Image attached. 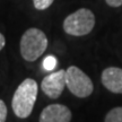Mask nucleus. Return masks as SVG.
<instances>
[{
  "mask_svg": "<svg viewBox=\"0 0 122 122\" xmlns=\"http://www.w3.org/2000/svg\"><path fill=\"white\" fill-rule=\"evenodd\" d=\"M39 86L34 79L27 78L17 87L11 101L14 113L18 118L25 119L30 117L33 111L37 97Z\"/></svg>",
  "mask_w": 122,
  "mask_h": 122,
  "instance_id": "nucleus-1",
  "label": "nucleus"
},
{
  "mask_svg": "<svg viewBox=\"0 0 122 122\" xmlns=\"http://www.w3.org/2000/svg\"><path fill=\"white\" fill-rule=\"evenodd\" d=\"M48 48V37L39 28H28L20 39V54L26 61L39 59Z\"/></svg>",
  "mask_w": 122,
  "mask_h": 122,
  "instance_id": "nucleus-2",
  "label": "nucleus"
},
{
  "mask_svg": "<svg viewBox=\"0 0 122 122\" xmlns=\"http://www.w3.org/2000/svg\"><path fill=\"white\" fill-rule=\"evenodd\" d=\"M95 26V16L92 10L80 8L70 14L63 20V30L72 36H84L89 34Z\"/></svg>",
  "mask_w": 122,
  "mask_h": 122,
  "instance_id": "nucleus-3",
  "label": "nucleus"
},
{
  "mask_svg": "<svg viewBox=\"0 0 122 122\" xmlns=\"http://www.w3.org/2000/svg\"><path fill=\"white\" fill-rule=\"evenodd\" d=\"M66 86L77 97H87L93 93V81L81 69L71 66L66 70Z\"/></svg>",
  "mask_w": 122,
  "mask_h": 122,
  "instance_id": "nucleus-4",
  "label": "nucleus"
},
{
  "mask_svg": "<svg viewBox=\"0 0 122 122\" xmlns=\"http://www.w3.org/2000/svg\"><path fill=\"white\" fill-rule=\"evenodd\" d=\"M66 87V70H59L44 77L41 84L43 93L50 98H58Z\"/></svg>",
  "mask_w": 122,
  "mask_h": 122,
  "instance_id": "nucleus-5",
  "label": "nucleus"
},
{
  "mask_svg": "<svg viewBox=\"0 0 122 122\" xmlns=\"http://www.w3.org/2000/svg\"><path fill=\"white\" fill-rule=\"evenodd\" d=\"M71 112L62 104H51L46 106L40 115V122H70Z\"/></svg>",
  "mask_w": 122,
  "mask_h": 122,
  "instance_id": "nucleus-6",
  "label": "nucleus"
},
{
  "mask_svg": "<svg viewBox=\"0 0 122 122\" xmlns=\"http://www.w3.org/2000/svg\"><path fill=\"white\" fill-rule=\"evenodd\" d=\"M102 84L115 94H122V69L118 67H109L102 72Z\"/></svg>",
  "mask_w": 122,
  "mask_h": 122,
  "instance_id": "nucleus-7",
  "label": "nucleus"
},
{
  "mask_svg": "<svg viewBox=\"0 0 122 122\" xmlns=\"http://www.w3.org/2000/svg\"><path fill=\"white\" fill-rule=\"evenodd\" d=\"M104 122H122V107H114L106 114Z\"/></svg>",
  "mask_w": 122,
  "mask_h": 122,
  "instance_id": "nucleus-8",
  "label": "nucleus"
},
{
  "mask_svg": "<svg viewBox=\"0 0 122 122\" xmlns=\"http://www.w3.org/2000/svg\"><path fill=\"white\" fill-rule=\"evenodd\" d=\"M57 63H58V61H57V59H56V57H53V56H48V57L44 58L42 66H43L44 70L51 71V70H53L56 67H57Z\"/></svg>",
  "mask_w": 122,
  "mask_h": 122,
  "instance_id": "nucleus-9",
  "label": "nucleus"
},
{
  "mask_svg": "<svg viewBox=\"0 0 122 122\" xmlns=\"http://www.w3.org/2000/svg\"><path fill=\"white\" fill-rule=\"evenodd\" d=\"M53 1L54 0H33V4L37 10H44L48 9L53 4Z\"/></svg>",
  "mask_w": 122,
  "mask_h": 122,
  "instance_id": "nucleus-10",
  "label": "nucleus"
},
{
  "mask_svg": "<svg viewBox=\"0 0 122 122\" xmlns=\"http://www.w3.org/2000/svg\"><path fill=\"white\" fill-rule=\"evenodd\" d=\"M7 118V106L4 101L0 100V122H5Z\"/></svg>",
  "mask_w": 122,
  "mask_h": 122,
  "instance_id": "nucleus-11",
  "label": "nucleus"
},
{
  "mask_svg": "<svg viewBox=\"0 0 122 122\" xmlns=\"http://www.w3.org/2000/svg\"><path fill=\"white\" fill-rule=\"evenodd\" d=\"M110 7H120L122 5V0H105Z\"/></svg>",
  "mask_w": 122,
  "mask_h": 122,
  "instance_id": "nucleus-12",
  "label": "nucleus"
},
{
  "mask_svg": "<svg viewBox=\"0 0 122 122\" xmlns=\"http://www.w3.org/2000/svg\"><path fill=\"white\" fill-rule=\"evenodd\" d=\"M5 44H6V40H5V36L1 33H0V50H2L5 46Z\"/></svg>",
  "mask_w": 122,
  "mask_h": 122,
  "instance_id": "nucleus-13",
  "label": "nucleus"
}]
</instances>
